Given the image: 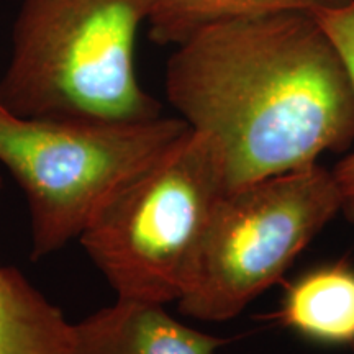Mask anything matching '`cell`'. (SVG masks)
<instances>
[{"mask_svg": "<svg viewBox=\"0 0 354 354\" xmlns=\"http://www.w3.org/2000/svg\"><path fill=\"white\" fill-rule=\"evenodd\" d=\"M338 214L335 177L318 162L227 190L207 223L179 312L215 323L238 317Z\"/></svg>", "mask_w": 354, "mask_h": 354, "instance_id": "5", "label": "cell"}, {"mask_svg": "<svg viewBox=\"0 0 354 354\" xmlns=\"http://www.w3.org/2000/svg\"><path fill=\"white\" fill-rule=\"evenodd\" d=\"M342 55L354 91V0L313 13ZM342 201V214L354 221V148L331 171Z\"/></svg>", "mask_w": 354, "mask_h": 354, "instance_id": "10", "label": "cell"}, {"mask_svg": "<svg viewBox=\"0 0 354 354\" xmlns=\"http://www.w3.org/2000/svg\"><path fill=\"white\" fill-rule=\"evenodd\" d=\"M183 118H28L0 105V165L28 201L32 259L79 240L110 197L180 138Z\"/></svg>", "mask_w": 354, "mask_h": 354, "instance_id": "4", "label": "cell"}, {"mask_svg": "<svg viewBox=\"0 0 354 354\" xmlns=\"http://www.w3.org/2000/svg\"><path fill=\"white\" fill-rule=\"evenodd\" d=\"M146 17L148 0H21L0 105L28 118L161 117L135 71Z\"/></svg>", "mask_w": 354, "mask_h": 354, "instance_id": "2", "label": "cell"}, {"mask_svg": "<svg viewBox=\"0 0 354 354\" xmlns=\"http://www.w3.org/2000/svg\"><path fill=\"white\" fill-rule=\"evenodd\" d=\"M165 86L180 118L215 143L227 190L354 145L351 77L313 13L212 25L176 46Z\"/></svg>", "mask_w": 354, "mask_h": 354, "instance_id": "1", "label": "cell"}, {"mask_svg": "<svg viewBox=\"0 0 354 354\" xmlns=\"http://www.w3.org/2000/svg\"><path fill=\"white\" fill-rule=\"evenodd\" d=\"M348 0H148L149 38L179 46L194 35L223 21L277 12L315 13Z\"/></svg>", "mask_w": 354, "mask_h": 354, "instance_id": "9", "label": "cell"}, {"mask_svg": "<svg viewBox=\"0 0 354 354\" xmlns=\"http://www.w3.org/2000/svg\"><path fill=\"white\" fill-rule=\"evenodd\" d=\"M277 320L313 343L354 344V266L346 261L308 269L286 287Z\"/></svg>", "mask_w": 354, "mask_h": 354, "instance_id": "7", "label": "cell"}, {"mask_svg": "<svg viewBox=\"0 0 354 354\" xmlns=\"http://www.w3.org/2000/svg\"><path fill=\"white\" fill-rule=\"evenodd\" d=\"M225 192L215 143L189 128L97 210L79 241L117 297L177 302Z\"/></svg>", "mask_w": 354, "mask_h": 354, "instance_id": "3", "label": "cell"}, {"mask_svg": "<svg viewBox=\"0 0 354 354\" xmlns=\"http://www.w3.org/2000/svg\"><path fill=\"white\" fill-rule=\"evenodd\" d=\"M225 343L176 320L165 305L117 297L73 323L71 354H215Z\"/></svg>", "mask_w": 354, "mask_h": 354, "instance_id": "6", "label": "cell"}, {"mask_svg": "<svg viewBox=\"0 0 354 354\" xmlns=\"http://www.w3.org/2000/svg\"><path fill=\"white\" fill-rule=\"evenodd\" d=\"M71 344L63 312L15 268L0 266V354H71Z\"/></svg>", "mask_w": 354, "mask_h": 354, "instance_id": "8", "label": "cell"}]
</instances>
